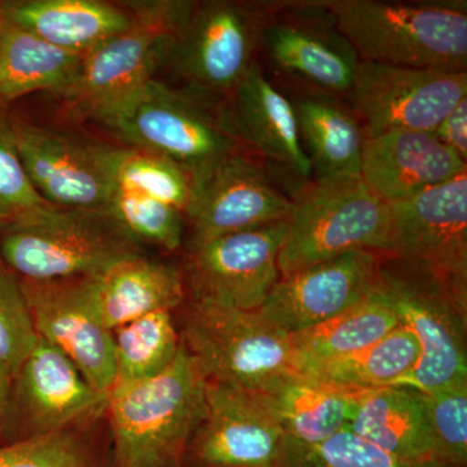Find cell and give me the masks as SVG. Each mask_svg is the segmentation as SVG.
Here are the masks:
<instances>
[{
	"mask_svg": "<svg viewBox=\"0 0 467 467\" xmlns=\"http://www.w3.org/2000/svg\"><path fill=\"white\" fill-rule=\"evenodd\" d=\"M208 379L182 340L167 370L149 380L115 383L106 420L115 467H183L205 416Z\"/></svg>",
	"mask_w": 467,
	"mask_h": 467,
	"instance_id": "cell-1",
	"label": "cell"
},
{
	"mask_svg": "<svg viewBox=\"0 0 467 467\" xmlns=\"http://www.w3.org/2000/svg\"><path fill=\"white\" fill-rule=\"evenodd\" d=\"M319 5L361 61L466 70L465 0H319Z\"/></svg>",
	"mask_w": 467,
	"mask_h": 467,
	"instance_id": "cell-2",
	"label": "cell"
},
{
	"mask_svg": "<svg viewBox=\"0 0 467 467\" xmlns=\"http://www.w3.org/2000/svg\"><path fill=\"white\" fill-rule=\"evenodd\" d=\"M389 227V204L359 175L315 180L292 198L278 254L281 278L348 252H384Z\"/></svg>",
	"mask_w": 467,
	"mask_h": 467,
	"instance_id": "cell-3",
	"label": "cell"
},
{
	"mask_svg": "<svg viewBox=\"0 0 467 467\" xmlns=\"http://www.w3.org/2000/svg\"><path fill=\"white\" fill-rule=\"evenodd\" d=\"M193 5L178 0L130 3V27L86 55L75 81L61 92L72 112L103 124L153 78Z\"/></svg>",
	"mask_w": 467,
	"mask_h": 467,
	"instance_id": "cell-4",
	"label": "cell"
},
{
	"mask_svg": "<svg viewBox=\"0 0 467 467\" xmlns=\"http://www.w3.org/2000/svg\"><path fill=\"white\" fill-rule=\"evenodd\" d=\"M135 254L140 243L106 209L57 208L34 223L0 226V260L24 281L99 275Z\"/></svg>",
	"mask_w": 467,
	"mask_h": 467,
	"instance_id": "cell-5",
	"label": "cell"
},
{
	"mask_svg": "<svg viewBox=\"0 0 467 467\" xmlns=\"http://www.w3.org/2000/svg\"><path fill=\"white\" fill-rule=\"evenodd\" d=\"M103 125L131 149L156 153L180 165L192 175L196 190L218 165L238 152L241 140L229 122L153 78Z\"/></svg>",
	"mask_w": 467,
	"mask_h": 467,
	"instance_id": "cell-6",
	"label": "cell"
},
{
	"mask_svg": "<svg viewBox=\"0 0 467 467\" xmlns=\"http://www.w3.org/2000/svg\"><path fill=\"white\" fill-rule=\"evenodd\" d=\"M377 285L420 346L416 370L399 387L430 393L465 382L467 300L401 260L380 264Z\"/></svg>",
	"mask_w": 467,
	"mask_h": 467,
	"instance_id": "cell-7",
	"label": "cell"
},
{
	"mask_svg": "<svg viewBox=\"0 0 467 467\" xmlns=\"http://www.w3.org/2000/svg\"><path fill=\"white\" fill-rule=\"evenodd\" d=\"M181 340L208 380L260 392L297 371L291 335L260 310L216 308L192 303Z\"/></svg>",
	"mask_w": 467,
	"mask_h": 467,
	"instance_id": "cell-8",
	"label": "cell"
},
{
	"mask_svg": "<svg viewBox=\"0 0 467 467\" xmlns=\"http://www.w3.org/2000/svg\"><path fill=\"white\" fill-rule=\"evenodd\" d=\"M285 232V220L192 241L182 275L186 297L216 308L259 310L281 279Z\"/></svg>",
	"mask_w": 467,
	"mask_h": 467,
	"instance_id": "cell-9",
	"label": "cell"
},
{
	"mask_svg": "<svg viewBox=\"0 0 467 467\" xmlns=\"http://www.w3.org/2000/svg\"><path fill=\"white\" fill-rule=\"evenodd\" d=\"M269 3L213 2L193 5L169 57L198 91L232 95L256 64Z\"/></svg>",
	"mask_w": 467,
	"mask_h": 467,
	"instance_id": "cell-10",
	"label": "cell"
},
{
	"mask_svg": "<svg viewBox=\"0 0 467 467\" xmlns=\"http://www.w3.org/2000/svg\"><path fill=\"white\" fill-rule=\"evenodd\" d=\"M389 207L383 254L423 270L467 300V173Z\"/></svg>",
	"mask_w": 467,
	"mask_h": 467,
	"instance_id": "cell-11",
	"label": "cell"
},
{
	"mask_svg": "<svg viewBox=\"0 0 467 467\" xmlns=\"http://www.w3.org/2000/svg\"><path fill=\"white\" fill-rule=\"evenodd\" d=\"M365 138L395 130L434 131L467 98L466 70L386 66L359 60L347 95Z\"/></svg>",
	"mask_w": 467,
	"mask_h": 467,
	"instance_id": "cell-12",
	"label": "cell"
},
{
	"mask_svg": "<svg viewBox=\"0 0 467 467\" xmlns=\"http://www.w3.org/2000/svg\"><path fill=\"white\" fill-rule=\"evenodd\" d=\"M18 282L36 335L60 349L94 389L109 393L116 382L115 342L95 276Z\"/></svg>",
	"mask_w": 467,
	"mask_h": 467,
	"instance_id": "cell-13",
	"label": "cell"
},
{
	"mask_svg": "<svg viewBox=\"0 0 467 467\" xmlns=\"http://www.w3.org/2000/svg\"><path fill=\"white\" fill-rule=\"evenodd\" d=\"M107 402L109 393L94 389L60 349L38 337L14 377L3 444L104 416Z\"/></svg>",
	"mask_w": 467,
	"mask_h": 467,
	"instance_id": "cell-14",
	"label": "cell"
},
{
	"mask_svg": "<svg viewBox=\"0 0 467 467\" xmlns=\"http://www.w3.org/2000/svg\"><path fill=\"white\" fill-rule=\"evenodd\" d=\"M261 46L284 75L309 90L347 97L359 63L319 0L269 3Z\"/></svg>",
	"mask_w": 467,
	"mask_h": 467,
	"instance_id": "cell-15",
	"label": "cell"
},
{
	"mask_svg": "<svg viewBox=\"0 0 467 467\" xmlns=\"http://www.w3.org/2000/svg\"><path fill=\"white\" fill-rule=\"evenodd\" d=\"M184 466L285 467L288 436L257 392L208 380Z\"/></svg>",
	"mask_w": 467,
	"mask_h": 467,
	"instance_id": "cell-16",
	"label": "cell"
},
{
	"mask_svg": "<svg viewBox=\"0 0 467 467\" xmlns=\"http://www.w3.org/2000/svg\"><path fill=\"white\" fill-rule=\"evenodd\" d=\"M8 117L24 168L45 201L64 209H106L115 184L103 144L85 142L9 112Z\"/></svg>",
	"mask_w": 467,
	"mask_h": 467,
	"instance_id": "cell-17",
	"label": "cell"
},
{
	"mask_svg": "<svg viewBox=\"0 0 467 467\" xmlns=\"http://www.w3.org/2000/svg\"><path fill=\"white\" fill-rule=\"evenodd\" d=\"M377 252L352 251L279 279L260 313L287 334L324 324L373 292Z\"/></svg>",
	"mask_w": 467,
	"mask_h": 467,
	"instance_id": "cell-18",
	"label": "cell"
},
{
	"mask_svg": "<svg viewBox=\"0 0 467 467\" xmlns=\"http://www.w3.org/2000/svg\"><path fill=\"white\" fill-rule=\"evenodd\" d=\"M291 207L292 199L275 186L265 167L238 150L196 190L186 217L192 241H204L281 223Z\"/></svg>",
	"mask_w": 467,
	"mask_h": 467,
	"instance_id": "cell-19",
	"label": "cell"
},
{
	"mask_svg": "<svg viewBox=\"0 0 467 467\" xmlns=\"http://www.w3.org/2000/svg\"><path fill=\"white\" fill-rule=\"evenodd\" d=\"M467 162L431 131L365 138L359 177L387 204L408 201L467 173Z\"/></svg>",
	"mask_w": 467,
	"mask_h": 467,
	"instance_id": "cell-20",
	"label": "cell"
},
{
	"mask_svg": "<svg viewBox=\"0 0 467 467\" xmlns=\"http://www.w3.org/2000/svg\"><path fill=\"white\" fill-rule=\"evenodd\" d=\"M234 130L239 140L282 169L301 178L312 165L299 133L292 101L275 88L254 64L232 94Z\"/></svg>",
	"mask_w": 467,
	"mask_h": 467,
	"instance_id": "cell-21",
	"label": "cell"
},
{
	"mask_svg": "<svg viewBox=\"0 0 467 467\" xmlns=\"http://www.w3.org/2000/svg\"><path fill=\"white\" fill-rule=\"evenodd\" d=\"M8 23L73 54H90L133 24L130 8L100 0H3Z\"/></svg>",
	"mask_w": 467,
	"mask_h": 467,
	"instance_id": "cell-22",
	"label": "cell"
},
{
	"mask_svg": "<svg viewBox=\"0 0 467 467\" xmlns=\"http://www.w3.org/2000/svg\"><path fill=\"white\" fill-rule=\"evenodd\" d=\"M348 429L399 459L442 466L422 395L413 389H358Z\"/></svg>",
	"mask_w": 467,
	"mask_h": 467,
	"instance_id": "cell-23",
	"label": "cell"
},
{
	"mask_svg": "<svg viewBox=\"0 0 467 467\" xmlns=\"http://www.w3.org/2000/svg\"><path fill=\"white\" fill-rule=\"evenodd\" d=\"M358 391L292 371L257 393L290 441L313 445L348 427Z\"/></svg>",
	"mask_w": 467,
	"mask_h": 467,
	"instance_id": "cell-24",
	"label": "cell"
},
{
	"mask_svg": "<svg viewBox=\"0 0 467 467\" xmlns=\"http://www.w3.org/2000/svg\"><path fill=\"white\" fill-rule=\"evenodd\" d=\"M291 101L316 180L359 175L365 135L350 107L315 90L301 91Z\"/></svg>",
	"mask_w": 467,
	"mask_h": 467,
	"instance_id": "cell-25",
	"label": "cell"
},
{
	"mask_svg": "<svg viewBox=\"0 0 467 467\" xmlns=\"http://www.w3.org/2000/svg\"><path fill=\"white\" fill-rule=\"evenodd\" d=\"M95 285L101 315L110 331L150 313L171 312L186 299L182 275L142 254L117 261L95 275Z\"/></svg>",
	"mask_w": 467,
	"mask_h": 467,
	"instance_id": "cell-26",
	"label": "cell"
},
{
	"mask_svg": "<svg viewBox=\"0 0 467 467\" xmlns=\"http://www.w3.org/2000/svg\"><path fill=\"white\" fill-rule=\"evenodd\" d=\"M82 55L61 50L5 18L0 39V106L38 91L60 95L78 75Z\"/></svg>",
	"mask_w": 467,
	"mask_h": 467,
	"instance_id": "cell-27",
	"label": "cell"
},
{
	"mask_svg": "<svg viewBox=\"0 0 467 467\" xmlns=\"http://www.w3.org/2000/svg\"><path fill=\"white\" fill-rule=\"evenodd\" d=\"M399 325L398 315L376 285L368 296L340 315L291 334L297 371L367 348Z\"/></svg>",
	"mask_w": 467,
	"mask_h": 467,
	"instance_id": "cell-28",
	"label": "cell"
},
{
	"mask_svg": "<svg viewBox=\"0 0 467 467\" xmlns=\"http://www.w3.org/2000/svg\"><path fill=\"white\" fill-rule=\"evenodd\" d=\"M420 358V346L416 335L400 324L367 348L310 365L300 371L350 389L399 387L416 370Z\"/></svg>",
	"mask_w": 467,
	"mask_h": 467,
	"instance_id": "cell-29",
	"label": "cell"
},
{
	"mask_svg": "<svg viewBox=\"0 0 467 467\" xmlns=\"http://www.w3.org/2000/svg\"><path fill=\"white\" fill-rule=\"evenodd\" d=\"M0 467H115L106 414L54 434L0 445Z\"/></svg>",
	"mask_w": 467,
	"mask_h": 467,
	"instance_id": "cell-30",
	"label": "cell"
},
{
	"mask_svg": "<svg viewBox=\"0 0 467 467\" xmlns=\"http://www.w3.org/2000/svg\"><path fill=\"white\" fill-rule=\"evenodd\" d=\"M116 382L135 383L158 377L181 348V334L169 310L150 313L113 331Z\"/></svg>",
	"mask_w": 467,
	"mask_h": 467,
	"instance_id": "cell-31",
	"label": "cell"
},
{
	"mask_svg": "<svg viewBox=\"0 0 467 467\" xmlns=\"http://www.w3.org/2000/svg\"><path fill=\"white\" fill-rule=\"evenodd\" d=\"M113 184L171 205L186 216L196 195L192 175L167 158L147 150L103 144Z\"/></svg>",
	"mask_w": 467,
	"mask_h": 467,
	"instance_id": "cell-32",
	"label": "cell"
},
{
	"mask_svg": "<svg viewBox=\"0 0 467 467\" xmlns=\"http://www.w3.org/2000/svg\"><path fill=\"white\" fill-rule=\"evenodd\" d=\"M106 211L138 243L169 252L182 244L183 214L171 205L115 186Z\"/></svg>",
	"mask_w": 467,
	"mask_h": 467,
	"instance_id": "cell-33",
	"label": "cell"
},
{
	"mask_svg": "<svg viewBox=\"0 0 467 467\" xmlns=\"http://www.w3.org/2000/svg\"><path fill=\"white\" fill-rule=\"evenodd\" d=\"M57 208L33 186L17 152L8 109H0V226L34 223Z\"/></svg>",
	"mask_w": 467,
	"mask_h": 467,
	"instance_id": "cell-34",
	"label": "cell"
},
{
	"mask_svg": "<svg viewBox=\"0 0 467 467\" xmlns=\"http://www.w3.org/2000/svg\"><path fill=\"white\" fill-rule=\"evenodd\" d=\"M285 467H442L399 459L346 427L318 444L288 439Z\"/></svg>",
	"mask_w": 467,
	"mask_h": 467,
	"instance_id": "cell-35",
	"label": "cell"
},
{
	"mask_svg": "<svg viewBox=\"0 0 467 467\" xmlns=\"http://www.w3.org/2000/svg\"><path fill=\"white\" fill-rule=\"evenodd\" d=\"M420 395L439 461L444 467L466 466L467 380Z\"/></svg>",
	"mask_w": 467,
	"mask_h": 467,
	"instance_id": "cell-36",
	"label": "cell"
},
{
	"mask_svg": "<svg viewBox=\"0 0 467 467\" xmlns=\"http://www.w3.org/2000/svg\"><path fill=\"white\" fill-rule=\"evenodd\" d=\"M36 337L17 276L0 269V365L16 376Z\"/></svg>",
	"mask_w": 467,
	"mask_h": 467,
	"instance_id": "cell-37",
	"label": "cell"
},
{
	"mask_svg": "<svg viewBox=\"0 0 467 467\" xmlns=\"http://www.w3.org/2000/svg\"><path fill=\"white\" fill-rule=\"evenodd\" d=\"M442 144L467 162V98L460 101L432 131Z\"/></svg>",
	"mask_w": 467,
	"mask_h": 467,
	"instance_id": "cell-38",
	"label": "cell"
},
{
	"mask_svg": "<svg viewBox=\"0 0 467 467\" xmlns=\"http://www.w3.org/2000/svg\"><path fill=\"white\" fill-rule=\"evenodd\" d=\"M12 384H14V376L11 371L0 365V441H3L5 423H7Z\"/></svg>",
	"mask_w": 467,
	"mask_h": 467,
	"instance_id": "cell-39",
	"label": "cell"
},
{
	"mask_svg": "<svg viewBox=\"0 0 467 467\" xmlns=\"http://www.w3.org/2000/svg\"><path fill=\"white\" fill-rule=\"evenodd\" d=\"M3 26H5V16H3L2 8H0V39H2Z\"/></svg>",
	"mask_w": 467,
	"mask_h": 467,
	"instance_id": "cell-40",
	"label": "cell"
},
{
	"mask_svg": "<svg viewBox=\"0 0 467 467\" xmlns=\"http://www.w3.org/2000/svg\"><path fill=\"white\" fill-rule=\"evenodd\" d=\"M0 269H5V265H3L2 260H0Z\"/></svg>",
	"mask_w": 467,
	"mask_h": 467,
	"instance_id": "cell-41",
	"label": "cell"
},
{
	"mask_svg": "<svg viewBox=\"0 0 467 467\" xmlns=\"http://www.w3.org/2000/svg\"><path fill=\"white\" fill-rule=\"evenodd\" d=\"M0 109H5V107L0 106Z\"/></svg>",
	"mask_w": 467,
	"mask_h": 467,
	"instance_id": "cell-42",
	"label": "cell"
},
{
	"mask_svg": "<svg viewBox=\"0 0 467 467\" xmlns=\"http://www.w3.org/2000/svg\"><path fill=\"white\" fill-rule=\"evenodd\" d=\"M451 467H467V466H451Z\"/></svg>",
	"mask_w": 467,
	"mask_h": 467,
	"instance_id": "cell-43",
	"label": "cell"
}]
</instances>
